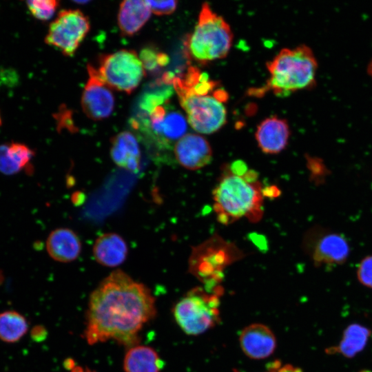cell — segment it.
<instances>
[{"label":"cell","mask_w":372,"mask_h":372,"mask_svg":"<svg viewBox=\"0 0 372 372\" xmlns=\"http://www.w3.org/2000/svg\"><path fill=\"white\" fill-rule=\"evenodd\" d=\"M156 313L155 299L150 290L116 270L90 296L84 336L90 344L112 339L132 346L138 342L143 325Z\"/></svg>","instance_id":"cell-1"},{"label":"cell","mask_w":372,"mask_h":372,"mask_svg":"<svg viewBox=\"0 0 372 372\" xmlns=\"http://www.w3.org/2000/svg\"><path fill=\"white\" fill-rule=\"evenodd\" d=\"M218 220L231 224L246 217L256 222L262 216L263 193L254 171L244 165L225 169L212 192Z\"/></svg>","instance_id":"cell-2"},{"label":"cell","mask_w":372,"mask_h":372,"mask_svg":"<svg viewBox=\"0 0 372 372\" xmlns=\"http://www.w3.org/2000/svg\"><path fill=\"white\" fill-rule=\"evenodd\" d=\"M267 68L270 74L267 87L280 96L311 88L316 83L318 63L311 49L305 45L282 49Z\"/></svg>","instance_id":"cell-3"},{"label":"cell","mask_w":372,"mask_h":372,"mask_svg":"<svg viewBox=\"0 0 372 372\" xmlns=\"http://www.w3.org/2000/svg\"><path fill=\"white\" fill-rule=\"evenodd\" d=\"M172 85L186 112L187 121L195 131L209 134L225 124L227 110L224 103L228 94L223 89H195L175 76Z\"/></svg>","instance_id":"cell-4"},{"label":"cell","mask_w":372,"mask_h":372,"mask_svg":"<svg viewBox=\"0 0 372 372\" xmlns=\"http://www.w3.org/2000/svg\"><path fill=\"white\" fill-rule=\"evenodd\" d=\"M232 40L229 25L211 10L208 3H204L187 42L191 56L200 63L223 59L227 55Z\"/></svg>","instance_id":"cell-5"},{"label":"cell","mask_w":372,"mask_h":372,"mask_svg":"<svg viewBox=\"0 0 372 372\" xmlns=\"http://www.w3.org/2000/svg\"><path fill=\"white\" fill-rule=\"evenodd\" d=\"M220 291L201 287L190 290L174 307V316L187 335H197L215 326L220 320Z\"/></svg>","instance_id":"cell-6"},{"label":"cell","mask_w":372,"mask_h":372,"mask_svg":"<svg viewBox=\"0 0 372 372\" xmlns=\"http://www.w3.org/2000/svg\"><path fill=\"white\" fill-rule=\"evenodd\" d=\"M240 251L221 238L213 237L196 247L190 257V271L205 284L207 289L215 291L224 268L239 259Z\"/></svg>","instance_id":"cell-7"},{"label":"cell","mask_w":372,"mask_h":372,"mask_svg":"<svg viewBox=\"0 0 372 372\" xmlns=\"http://www.w3.org/2000/svg\"><path fill=\"white\" fill-rule=\"evenodd\" d=\"M98 71L110 88L127 94L132 92L145 76L140 58L134 51L129 50L102 55Z\"/></svg>","instance_id":"cell-8"},{"label":"cell","mask_w":372,"mask_h":372,"mask_svg":"<svg viewBox=\"0 0 372 372\" xmlns=\"http://www.w3.org/2000/svg\"><path fill=\"white\" fill-rule=\"evenodd\" d=\"M90 28L88 18L79 10H63L50 23L45 38L47 44L68 56L74 54Z\"/></svg>","instance_id":"cell-9"},{"label":"cell","mask_w":372,"mask_h":372,"mask_svg":"<svg viewBox=\"0 0 372 372\" xmlns=\"http://www.w3.org/2000/svg\"><path fill=\"white\" fill-rule=\"evenodd\" d=\"M304 245L307 252L318 266L342 265L350 253V247L344 236L323 229L316 228L308 232Z\"/></svg>","instance_id":"cell-10"},{"label":"cell","mask_w":372,"mask_h":372,"mask_svg":"<svg viewBox=\"0 0 372 372\" xmlns=\"http://www.w3.org/2000/svg\"><path fill=\"white\" fill-rule=\"evenodd\" d=\"M87 69L89 77L81 96V107L90 118L102 120L107 118L114 110V95L98 70L92 65H87Z\"/></svg>","instance_id":"cell-11"},{"label":"cell","mask_w":372,"mask_h":372,"mask_svg":"<svg viewBox=\"0 0 372 372\" xmlns=\"http://www.w3.org/2000/svg\"><path fill=\"white\" fill-rule=\"evenodd\" d=\"M174 153L178 163L189 170H196L208 165L212 158L209 142L202 136L187 134L177 141Z\"/></svg>","instance_id":"cell-12"},{"label":"cell","mask_w":372,"mask_h":372,"mask_svg":"<svg viewBox=\"0 0 372 372\" xmlns=\"http://www.w3.org/2000/svg\"><path fill=\"white\" fill-rule=\"evenodd\" d=\"M244 353L255 360L271 355L276 347V340L271 330L265 324H251L242 329L239 338Z\"/></svg>","instance_id":"cell-13"},{"label":"cell","mask_w":372,"mask_h":372,"mask_svg":"<svg viewBox=\"0 0 372 372\" xmlns=\"http://www.w3.org/2000/svg\"><path fill=\"white\" fill-rule=\"evenodd\" d=\"M289 135L287 121L274 116L265 118L258 125L256 139L264 153L274 154L286 147Z\"/></svg>","instance_id":"cell-14"},{"label":"cell","mask_w":372,"mask_h":372,"mask_svg":"<svg viewBox=\"0 0 372 372\" xmlns=\"http://www.w3.org/2000/svg\"><path fill=\"white\" fill-rule=\"evenodd\" d=\"M50 256L59 262H69L76 260L81 250V242L77 234L68 228L53 230L46 240Z\"/></svg>","instance_id":"cell-15"},{"label":"cell","mask_w":372,"mask_h":372,"mask_svg":"<svg viewBox=\"0 0 372 372\" xmlns=\"http://www.w3.org/2000/svg\"><path fill=\"white\" fill-rule=\"evenodd\" d=\"M110 154L119 167L137 172L141 165V152L136 137L129 132H122L113 137Z\"/></svg>","instance_id":"cell-16"},{"label":"cell","mask_w":372,"mask_h":372,"mask_svg":"<svg viewBox=\"0 0 372 372\" xmlns=\"http://www.w3.org/2000/svg\"><path fill=\"white\" fill-rule=\"evenodd\" d=\"M127 252L125 241L116 233L101 235L93 246V254L96 262L110 267L122 264L126 259Z\"/></svg>","instance_id":"cell-17"},{"label":"cell","mask_w":372,"mask_h":372,"mask_svg":"<svg viewBox=\"0 0 372 372\" xmlns=\"http://www.w3.org/2000/svg\"><path fill=\"white\" fill-rule=\"evenodd\" d=\"M151 10L146 1H123L118 14V24L124 35L132 36L138 32L148 21Z\"/></svg>","instance_id":"cell-18"},{"label":"cell","mask_w":372,"mask_h":372,"mask_svg":"<svg viewBox=\"0 0 372 372\" xmlns=\"http://www.w3.org/2000/svg\"><path fill=\"white\" fill-rule=\"evenodd\" d=\"M164 363L157 352L146 346H134L124 358L125 372H160Z\"/></svg>","instance_id":"cell-19"},{"label":"cell","mask_w":372,"mask_h":372,"mask_svg":"<svg viewBox=\"0 0 372 372\" xmlns=\"http://www.w3.org/2000/svg\"><path fill=\"white\" fill-rule=\"evenodd\" d=\"M34 152L26 145L13 142L0 145V172L13 175L25 168Z\"/></svg>","instance_id":"cell-20"},{"label":"cell","mask_w":372,"mask_h":372,"mask_svg":"<svg viewBox=\"0 0 372 372\" xmlns=\"http://www.w3.org/2000/svg\"><path fill=\"white\" fill-rule=\"evenodd\" d=\"M370 335L369 328L356 323L351 324L344 331L339 344L329 348L328 353H339L345 358H353L364 349Z\"/></svg>","instance_id":"cell-21"},{"label":"cell","mask_w":372,"mask_h":372,"mask_svg":"<svg viewBox=\"0 0 372 372\" xmlns=\"http://www.w3.org/2000/svg\"><path fill=\"white\" fill-rule=\"evenodd\" d=\"M28 330L26 318L16 311L0 313V340L7 343L19 341Z\"/></svg>","instance_id":"cell-22"},{"label":"cell","mask_w":372,"mask_h":372,"mask_svg":"<svg viewBox=\"0 0 372 372\" xmlns=\"http://www.w3.org/2000/svg\"><path fill=\"white\" fill-rule=\"evenodd\" d=\"M187 129L185 118L176 111L166 114L163 124L161 138L163 141L168 145L171 141L180 139Z\"/></svg>","instance_id":"cell-23"},{"label":"cell","mask_w":372,"mask_h":372,"mask_svg":"<svg viewBox=\"0 0 372 372\" xmlns=\"http://www.w3.org/2000/svg\"><path fill=\"white\" fill-rule=\"evenodd\" d=\"M139 58L143 68L148 72H155L160 68L165 66L169 62L168 56L158 51L152 47L143 48Z\"/></svg>","instance_id":"cell-24"},{"label":"cell","mask_w":372,"mask_h":372,"mask_svg":"<svg viewBox=\"0 0 372 372\" xmlns=\"http://www.w3.org/2000/svg\"><path fill=\"white\" fill-rule=\"evenodd\" d=\"M30 13L35 18L46 21L54 14L59 6V1L55 0H30L26 1Z\"/></svg>","instance_id":"cell-25"},{"label":"cell","mask_w":372,"mask_h":372,"mask_svg":"<svg viewBox=\"0 0 372 372\" xmlns=\"http://www.w3.org/2000/svg\"><path fill=\"white\" fill-rule=\"evenodd\" d=\"M357 278L364 286L372 289V255L364 257L357 268Z\"/></svg>","instance_id":"cell-26"},{"label":"cell","mask_w":372,"mask_h":372,"mask_svg":"<svg viewBox=\"0 0 372 372\" xmlns=\"http://www.w3.org/2000/svg\"><path fill=\"white\" fill-rule=\"evenodd\" d=\"M152 12L157 15L169 14L174 12L177 1H146Z\"/></svg>","instance_id":"cell-27"},{"label":"cell","mask_w":372,"mask_h":372,"mask_svg":"<svg viewBox=\"0 0 372 372\" xmlns=\"http://www.w3.org/2000/svg\"><path fill=\"white\" fill-rule=\"evenodd\" d=\"M31 335L34 340H41L42 337H45V330L42 327H35L32 330Z\"/></svg>","instance_id":"cell-28"},{"label":"cell","mask_w":372,"mask_h":372,"mask_svg":"<svg viewBox=\"0 0 372 372\" xmlns=\"http://www.w3.org/2000/svg\"><path fill=\"white\" fill-rule=\"evenodd\" d=\"M268 372H286L284 366H281L280 364L273 363Z\"/></svg>","instance_id":"cell-29"},{"label":"cell","mask_w":372,"mask_h":372,"mask_svg":"<svg viewBox=\"0 0 372 372\" xmlns=\"http://www.w3.org/2000/svg\"><path fill=\"white\" fill-rule=\"evenodd\" d=\"M74 372H94V371H92L88 369H85V371H84V370H83L82 369H81L79 367H76V368L74 369Z\"/></svg>","instance_id":"cell-30"},{"label":"cell","mask_w":372,"mask_h":372,"mask_svg":"<svg viewBox=\"0 0 372 372\" xmlns=\"http://www.w3.org/2000/svg\"><path fill=\"white\" fill-rule=\"evenodd\" d=\"M368 72L370 74L371 77L372 78V61H371L370 64L368 66Z\"/></svg>","instance_id":"cell-31"},{"label":"cell","mask_w":372,"mask_h":372,"mask_svg":"<svg viewBox=\"0 0 372 372\" xmlns=\"http://www.w3.org/2000/svg\"><path fill=\"white\" fill-rule=\"evenodd\" d=\"M360 372H371L370 371H368V370H363V371H361Z\"/></svg>","instance_id":"cell-32"},{"label":"cell","mask_w":372,"mask_h":372,"mask_svg":"<svg viewBox=\"0 0 372 372\" xmlns=\"http://www.w3.org/2000/svg\"><path fill=\"white\" fill-rule=\"evenodd\" d=\"M2 280H2V277H1V276H0V282H1Z\"/></svg>","instance_id":"cell-33"},{"label":"cell","mask_w":372,"mask_h":372,"mask_svg":"<svg viewBox=\"0 0 372 372\" xmlns=\"http://www.w3.org/2000/svg\"><path fill=\"white\" fill-rule=\"evenodd\" d=\"M1 124V116H0V125Z\"/></svg>","instance_id":"cell-34"}]
</instances>
